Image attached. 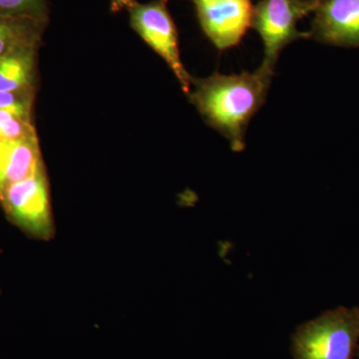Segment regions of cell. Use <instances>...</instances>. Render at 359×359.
Segmentation results:
<instances>
[{
    "mask_svg": "<svg viewBox=\"0 0 359 359\" xmlns=\"http://www.w3.org/2000/svg\"><path fill=\"white\" fill-rule=\"evenodd\" d=\"M354 359H359V348H358V353H356L355 358H354Z\"/></svg>",
    "mask_w": 359,
    "mask_h": 359,
    "instance_id": "cell-15",
    "label": "cell"
},
{
    "mask_svg": "<svg viewBox=\"0 0 359 359\" xmlns=\"http://www.w3.org/2000/svg\"><path fill=\"white\" fill-rule=\"evenodd\" d=\"M168 0H155L149 4L134 2L129 7L130 23L135 32L167 63L188 95L193 77L189 74L179 48L178 32L168 11Z\"/></svg>",
    "mask_w": 359,
    "mask_h": 359,
    "instance_id": "cell-5",
    "label": "cell"
},
{
    "mask_svg": "<svg viewBox=\"0 0 359 359\" xmlns=\"http://www.w3.org/2000/svg\"><path fill=\"white\" fill-rule=\"evenodd\" d=\"M39 49L23 47L0 59V91L36 89Z\"/></svg>",
    "mask_w": 359,
    "mask_h": 359,
    "instance_id": "cell-9",
    "label": "cell"
},
{
    "mask_svg": "<svg viewBox=\"0 0 359 359\" xmlns=\"http://www.w3.org/2000/svg\"><path fill=\"white\" fill-rule=\"evenodd\" d=\"M321 0H262L254 8L252 26L264 45V59L259 67L273 74L280 53L295 40L308 33L297 29L304 16L314 13Z\"/></svg>",
    "mask_w": 359,
    "mask_h": 359,
    "instance_id": "cell-3",
    "label": "cell"
},
{
    "mask_svg": "<svg viewBox=\"0 0 359 359\" xmlns=\"http://www.w3.org/2000/svg\"><path fill=\"white\" fill-rule=\"evenodd\" d=\"M0 205L7 219L36 240L53 237L50 193L46 170L7 187L0 194Z\"/></svg>",
    "mask_w": 359,
    "mask_h": 359,
    "instance_id": "cell-4",
    "label": "cell"
},
{
    "mask_svg": "<svg viewBox=\"0 0 359 359\" xmlns=\"http://www.w3.org/2000/svg\"><path fill=\"white\" fill-rule=\"evenodd\" d=\"M36 89L0 91V110L7 111L23 119L33 120Z\"/></svg>",
    "mask_w": 359,
    "mask_h": 359,
    "instance_id": "cell-11",
    "label": "cell"
},
{
    "mask_svg": "<svg viewBox=\"0 0 359 359\" xmlns=\"http://www.w3.org/2000/svg\"><path fill=\"white\" fill-rule=\"evenodd\" d=\"M359 348V309L339 306L297 327L294 359H354Z\"/></svg>",
    "mask_w": 359,
    "mask_h": 359,
    "instance_id": "cell-2",
    "label": "cell"
},
{
    "mask_svg": "<svg viewBox=\"0 0 359 359\" xmlns=\"http://www.w3.org/2000/svg\"><path fill=\"white\" fill-rule=\"evenodd\" d=\"M33 120L23 119L7 111L0 110V144L36 136Z\"/></svg>",
    "mask_w": 359,
    "mask_h": 359,
    "instance_id": "cell-12",
    "label": "cell"
},
{
    "mask_svg": "<svg viewBox=\"0 0 359 359\" xmlns=\"http://www.w3.org/2000/svg\"><path fill=\"white\" fill-rule=\"evenodd\" d=\"M314 18L316 39L339 46H359V0H321Z\"/></svg>",
    "mask_w": 359,
    "mask_h": 359,
    "instance_id": "cell-7",
    "label": "cell"
},
{
    "mask_svg": "<svg viewBox=\"0 0 359 359\" xmlns=\"http://www.w3.org/2000/svg\"><path fill=\"white\" fill-rule=\"evenodd\" d=\"M134 2V0H110L111 11L113 13H118L122 9L129 8L133 6Z\"/></svg>",
    "mask_w": 359,
    "mask_h": 359,
    "instance_id": "cell-14",
    "label": "cell"
},
{
    "mask_svg": "<svg viewBox=\"0 0 359 359\" xmlns=\"http://www.w3.org/2000/svg\"><path fill=\"white\" fill-rule=\"evenodd\" d=\"M0 14L47 23L48 8L45 0H0Z\"/></svg>",
    "mask_w": 359,
    "mask_h": 359,
    "instance_id": "cell-13",
    "label": "cell"
},
{
    "mask_svg": "<svg viewBox=\"0 0 359 359\" xmlns=\"http://www.w3.org/2000/svg\"><path fill=\"white\" fill-rule=\"evenodd\" d=\"M273 74L259 67L254 72L193 78L188 94L205 123L230 143L235 152L245 149L250 120L266 102Z\"/></svg>",
    "mask_w": 359,
    "mask_h": 359,
    "instance_id": "cell-1",
    "label": "cell"
},
{
    "mask_svg": "<svg viewBox=\"0 0 359 359\" xmlns=\"http://www.w3.org/2000/svg\"><path fill=\"white\" fill-rule=\"evenodd\" d=\"M45 26L32 18L0 14V59L23 47L40 46Z\"/></svg>",
    "mask_w": 359,
    "mask_h": 359,
    "instance_id": "cell-10",
    "label": "cell"
},
{
    "mask_svg": "<svg viewBox=\"0 0 359 359\" xmlns=\"http://www.w3.org/2000/svg\"><path fill=\"white\" fill-rule=\"evenodd\" d=\"M201 27L219 51L237 46L252 26V0H193Z\"/></svg>",
    "mask_w": 359,
    "mask_h": 359,
    "instance_id": "cell-6",
    "label": "cell"
},
{
    "mask_svg": "<svg viewBox=\"0 0 359 359\" xmlns=\"http://www.w3.org/2000/svg\"><path fill=\"white\" fill-rule=\"evenodd\" d=\"M45 169L39 137L0 144V194Z\"/></svg>",
    "mask_w": 359,
    "mask_h": 359,
    "instance_id": "cell-8",
    "label": "cell"
}]
</instances>
